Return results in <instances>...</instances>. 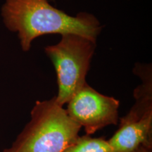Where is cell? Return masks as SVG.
Here are the masks:
<instances>
[{
    "instance_id": "6",
    "label": "cell",
    "mask_w": 152,
    "mask_h": 152,
    "mask_svg": "<svg viewBox=\"0 0 152 152\" xmlns=\"http://www.w3.org/2000/svg\"><path fill=\"white\" fill-rule=\"evenodd\" d=\"M61 152H112V150L105 138L91 137L86 134L77 137Z\"/></svg>"
},
{
    "instance_id": "7",
    "label": "cell",
    "mask_w": 152,
    "mask_h": 152,
    "mask_svg": "<svg viewBox=\"0 0 152 152\" xmlns=\"http://www.w3.org/2000/svg\"><path fill=\"white\" fill-rule=\"evenodd\" d=\"M133 152H152L151 146L141 145Z\"/></svg>"
},
{
    "instance_id": "1",
    "label": "cell",
    "mask_w": 152,
    "mask_h": 152,
    "mask_svg": "<svg viewBox=\"0 0 152 152\" xmlns=\"http://www.w3.org/2000/svg\"><path fill=\"white\" fill-rule=\"evenodd\" d=\"M1 14L6 28L17 34L24 52L30 50L34 39L48 34H77L96 42L103 28L93 14L71 16L49 0H5Z\"/></svg>"
},
{
    "instance_id": "5",
    "label": "cell",
    "mask_w": 152,
    "mask_h": 152,
    "mask_svg": "<svg viewBox=\"0 0 152 152\" xmlns=\"http://www.w3.org/2000/svg\"><path fill=\"white\" fill-rule=\"evenodd\" d=\"M71 118L85 129L87 135L118 123L120 102L102 94L86 83L67 103Z\"/></svg>"
},
{
    "instance_id": "3",
    "label": "cell",
    "mask_w": 152,
    "mask_h": 152,
    "mask_svg": "<svg viewBox=\"0 0 152 152\" xmlns=\"http://www.w3.org/2000/svg\"><path fill=\"white\" fill-rule=\"evenodd\" d=\"M96 42L77 34L61 35L56 45L45 52L56 73L57 103L64 106L86 84V77L96 49Z\"/></svg>"
},
{
    "instance_id": "4",
    "label": "cell",
    "mask_w": 152,
    "mask_h": 152,
    "mask_svg": "<svg viewBox=\"0 0 152 152\" xmlns=\"http://www.w3.org/2000/svg\"><path fill=\"white\" fill-rule=\"evenodd\" d=\"M134 73L142 83L134 91V105L120 119L118 129L108 140L112 152H133L141 145L152 147L151 66L139 64Z\"/></svg>"
},
{
    "instance_id": "2",
    "label": "cell",
    "mask_w": 152,
    "mask_h": 152,
    "mask_svg": "<svg viewBox=\"0 0 152 152\" xmlns=\"http://www.w3.org/2000/svg\"><path fill=\"white\" fill-rule=\"evenodd\" d=\"M80 129L55 96L37 101L30 121L3 152H61L77 139Z\"/></svg>"
}]
</instances>
